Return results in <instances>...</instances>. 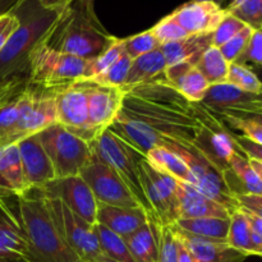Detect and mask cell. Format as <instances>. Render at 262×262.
Returning a JSON list of instances; mask_svg holds the SVG:
<instances>
[{"label": "cell", "instance_id": "cell-1", "mask_svg": "<svg viewBox=\"0 0 262 262\" xmlns=\"http://www.w3.org/2000/svg\"><path fill=\"white\" fill-rule=\"evenodd\" d=\"M122 90V106L109 129L141 154L169 143L191 146L199 140L206 109L188 101L164 74Z\"/></svg>", "mask_w": 262, "mask_h": 262}, {"label": "cell", "instance_id": "cell-2", "mask_svg": "<svg viewBox=\"0 0 262 262\" xmlns=\"http://www.w3.org/2000/svg\"><path fill=\"white\" fill-rule=\"evenodd\" d=\"M68 8L45 9L37 0H22L14 8L13 13L19 19V26L0 53V82L27 71L31 53L50 37Z\"/></svg>", "mask_w": 262, "mask_h": 262}, {"label": "cell", "instance_id": "cell-3", "mask_svg": "<svg viewBox=\"0 0 262 262\" xmlns=\"http://www.w3.org/2000/svg\"><path fill=\"white\" fill-rule=\"evenodd\" d=\"M17 200L30 246V256L20 262H82L56 232L40 188L28 189Z\"/></svg>", "mask_w": 262, "mask_h": 262}, {"label": "cell", "instance_id": "cell-4", "mask_svg": "<svg viewBox=\"0 0 262 262\" xmlns=\"http://www.w3.org/2000/svg\"><path fill=\"white\" fill-rule=\"evenodd\" d=\"M113 38L105 32L101 23L92 20L71 5L46 42L61 53L89 60L100 55Z\"/></svg>", "mask_w": 262, "mask_h": 262}, {"label": "cell", "instance_id": "cell-5", "mask_svg": "<svg viewBox=\"0 0 262 262\" xmlns=\"http://www.w3.org/2000/svg\"><path fill=\"white\" fill-rule=\"evenodd\" d=\"M90 145L94 155L120 177L138 205L147 212L151 220L158 224L141 184L140 160L143 154L132 147L127 141L115 135L109 128L92 140Z\"/></svg>", "mask_w": 262, "mask_h": 262}, {"label": "cell", "instance_id": "cell-6", "mask_svg": "<svg viewBox=\"0 0 262 262\" xmlns=\"http://www.w3.org/2000/svg\"><path fill=\"white\" fill-rule=\"evenodd\" d=\"M86 64V59L61 53L43 41L28 59V83L51 91L63 89L82 78Z\"/></svg>", "mask_w": 262, "mask_h": 262}, {"label": "cell", "instance_id": "cell-7", "mask_svg": "<svg viewBox=\"0 0 262 262\" xmlns=\"http://www.w3.org/2000/svg\"><path fill=\"white\" fill-rule=\"evenodd\" d=\"M38 137L50 159L55 179L79 176L91 160V145L59 123L41 130Z\"/></svg>", "mask_w": 262, "mask_h": 262}, {"label": "cell", "instance_id": "cell-8", "mask_svg": "<svg viewBox=\"0 0 262 262\" xmlns=\"http://www.w3.org/2000/svg\"><path fill=\"white\" fill-rule=\"evenodd\" d=\"M43 196L56 232L81 261L95 262L102 257L104 255L95 235L94 225L74 214L60 199L46 196L45 193Z\"/></svg>", "mask_w": 262, "mask_h": 262}, {"label": "cell", "instance_id": "cell-9", "mask_svg": "<svg viewBox=\"0 0 262 262\" xmlns=\"http://www.w3.org/2000/svg\"><path fill=\"white\" fill-rule=\"evenodd\" d=\"M165 147L183 158L194 178L193 187L200 192L224 206L229 212L239 207L225 182L223 171L205 155L201 148L196 145L182 146L178 143H169Z\"/></svg>", "mask_w": 262, "mask_h": 262}, {"label": "cell", "instance_id": "cell-10", "mask_svg": "<svg viewBox=\"0 0 262 262\" xmlns=\"http://www.w3.org/2000/svg\"><path fill=\"white\" fill-rule=\"evenodd\" d=\"M140 178L146 200L159 227H170L179 219L176 179L159 170L145 155L140 160Z\"/></svg>", "mask_w": 262, "mask_h": 262}, {"label": "cell", "instance_id": "cell-11", "mask_svg": "<svg viewBox=\"0 0 262 262\" xmlns=\"http://www.w3.org/2000/svg\"><path fill=\"white\" fill-rule=\"evenodd\" d=\"M97 204L122 207H141L120 177L92 152L91 160L79 171Z\"/></svg>", "mask_w": 262, "mask_h": 262}, {"label": "cell", "instance_id": "cell-12", "mask_svg": "<svg viewBox=\"0 0 262 262\" xmlns=\"http://www.w3.org/2000/svg\"><path fill=\"white\" fill-rule=\"evenodd\" d=\"M55 91L49 92V90H46L38 92V90H33L28 83L19 119L7 143H17L18 141L28 136L37 135L45 128L58 123Z\"/></svg>", "mask_w": 262, "mask_h": 262}, {"label": "cell", "instance_id": "cell-13", "mask_svg": "<svg viewBox=\"0 0 262 262\" xmlns=\"http://www.w3.org/2000/svg\"><path fill=\"white\" fill-rule=\"evenodd\" d=\"M90 83L87 123L78 136L89 143L110 128L119 113L123 99V90L119 87L99 86L92 82Z\"/></svg>", "mask_w": 262, "mask_h": 262}, {"label": "cell", "instance_id": "cell-14", "mask_svg": "<svg viewBox=\"0 0 262 262\" xmlns=\"http://www.w3.org/2000/svg\"><path fill=\"white\" fill-rule=\"evenodd\" d=\"M40 189L46 196L60 199L74 214L89 224H96L97 202L81 176L54 179Z\"/></svg>", "mask_w": 262, "mask_h": 262}, {"label": "cell", "instance_id": "cell-15", "mask_svg": "<svg viewBox=\"0 0 262 262\" xmlns=\"http://www.w3.org/2000/svg\"><path fill=\"white\" fill-rule=\"evenodd\" d=\"M90 87L89 81H77L55 91L58 123L77 136L86 127Z\"/></svg>", "mask_w": 262, "mask_h": 262}, {"label": "cell", "instance_id": "cell-16", "mask_svg": "<svg viewBox=\"0 0 262 262\" xmlns=\"http://www.w3.org/2000/svg\"><path fill=\"white\" fill-rule=\"evenodd\" d=\"M200 104L214 114H251L262 110V92H246L229 83L212 84Z\"/></svg>", "mask_w": 262, "mask_h": 262}, {"label": "cell", "instance_id": "cell-17", "mask_svg": "<svg viewBox=\"0 0 262 262\" xmlns=\"http://www.w3.org/2000/svg\"><path fill=\"white\" fill-rule=\"evenodd\" d=\"M0 200V262H20L30 256L27 235L20 222L19 214H15L5 202Z\"/></svg>", "mask_w": 262, "mask_h": 262}, {"label": "cell", "instance_id": "cell-18", "mask_svg": "<svg viewBox=\"0 0 262 262\" xmlns=\"http://www.w3.org/2000/svg\"><path fill=\"white\" fill-rule=\"evenodd\" d=\"M22 161L23 176L28 189L41 188L55 179L53 165L37 135L28 136L17 142Z\"/></svg>", "mask_w": 262, "mask_h": 262}, {"label": "cell", "instance_id": "cell-19", "mask_svg": "<svg viewBox=\"0 0 262 262\" xmlns=\"http://www.w3.org/2000/svg\"><path fill=\"white\" fill-rule=\"evenodd\" d=\"M169 15L189 35H204L214 32L227 15V10L215 3L191 0Z\"/></svg>", "mask_w": 262, "mask_h": 262}, {"label": "cell", "instance_id": "cell-20", "mask_svg": "<svg viewBox=\"0 0 262 262\" xmlns=\"http://www.w3.org/2000/svg\"><path fill=\"white\" fill-rule=\"evenodd\" d=\"M177 199L179 205V219H194V217H222L229 219L230 212L205 196L196 187L184 182L176 181Z\"/></svg>", "mask_w": 262, "mask_h": 262}, {"label": "cell", "instance_id": "cell-21", "mask_svg": "<svg viewBox=\"0 0 262 262\" xmlns=\"http://www.w3.org/2000/svg\"><path fill=\"white\" fill-rule=\"evenodd\" d=\"M148 215L142 207H122L97 204L96 223L104 225L115 234L125 238L148 222Z\"/></svg>", "mask_w": 262, "mask_h": 262}, {"label": "cell", "instance_id": "cell-22", "mask_svg": "<svg viewBox=\"0 0 262 262\" xmlns=\"http://www.w3.org/2000/svg\"><path fill=\"white\" fill-rule=\"evenodd\" d=\"M164 76L179 94L193 104H200L205 99L210 87V83L197 67L188 61L166 67Z\"/></svg>", "mask_w": 262, "mask_h": 262}, {"label": "cell", "instance_id": "cell-23", "mask_svg": "<svg viewBox=\"0 0 262 262\" xmlns=\"http://www.w3.org/2000/svg\"><path fill=\"white\" fill-rule=\"evenodd\" d=\"M171 229L183 241L194 262H243L247 258V256L241 253L239 251L228 246L227 242H215V241L193 237L179 232L173 227Z\"/></svg>", "mask_w": 262, "mask_h": 262}, {"label": "cell", "instance_id": "cell-24", "mask_svg": "<svg viewBox=\"0 0 262 262\" xmlns=\"http://www.w3.org/2000/svg\"><path fill=\"white\" fill-rule=\"evenodd\" d=\"M27 191L18 145H0V192L7 197H18Z\"/></svg>", "mask_w": 262, "mask_h": 262}, {"label": "cell", "instance_id": "cell-25", "mask_svg": "<svg viewBox=\"0 0 262 262\" xmlns=\"http://www.w3.org/2000/svg\"><path fill=\"white\" fill-rule=\"evenodd\" d=\"M224 178L233 196L245 193L262 196L261 179L250 160L238 150H235L228 160V171L224 173Z\"/></svg>", "mask_w": 262, "mask_h": 262}, {"label": "cell", "instance_id": "cell-26", "mask_svg": "<svg viewBox=\"0 0 262 262\" xmlns=\"http://www.w3.org/2000/svg\"><path fill=\"white\" fill-rule=\"evenodd\" d=\"M212 45V33L189 35L182 40L164 43L160 46L165 58L166 67L188 61L196 66L199 59L206 49Z\"/></svg>", "mask_w": 262, "mask_h": 262}, {"label": "cell", "instance_id": "cell-27", "mask_svg": "<svg viewBox=\"0 0 262 262\" xmlns=\"http://www.w3.org/2000/svg\"><path fill=\"white\" fill-rule=\"evenodd\" d=\"M160 227L148 217L143 227L124 238L135 262H158Z\"/></svg>", "mask_w": 262, "mask_h": 262}, {"label": "cell", "instance_id": "cell-28", "mask_svg": "<svg viewBox=\"0 0 262 262\" xmlns=\"http://www.w3.org/2000/svg\"><path fill=\"white\" fill-rule=\"evenodd\" d=\"M171 227L193 237L215 241V242H227L229 219H222V217L178 219Z\"/></svg>", "mask_w": 262, "mask_h": 262}, {"label": "cell", "instance_id": "cell-29", "mask_svg": "<svg viewBox=\"0 0 262 262\" xmlns=\"http://www.w3.org/2000/svg\"><path fill=\"white\" fill-rule=\"evenodd\" d=\"M165 69L166 61L160 48L151 53L143 54L132 60L127 81L123 87L135 86V84L145 83V82L159 78L163 76Z\"/></svg>", "mask_w": 262, "mask_h": 262}, {"label": "cell", "instance_id": "cell-30", "mask_svg": "<svg viewBox=\"0 0 262 262\" xmlns=\"http://www.w3.org/2000/svg\"><path fill=\"white\" fill-rule=\"evenodd\" d=\"M145 156L159 170L164 171L176 181L184 182V183L193 186L194 178L192 176L191 170H189L188 165L183 160V158L179 156L177 152L160 146V147L151 148Z\"/></svg>", "mask_w": 262, "mask_h": 262}, {"label": "cell", "instance_id": "cell-31", "mask_svg": "<svg viewBox=\"0 0 262 262\" xmlns=\"http://www.w3.org/2000/svg\"><path fill=\"white\" fill-rule=\"evenodd\" d=\"M229 66L230 63L223 56L220 49L212 45L204 51L201 58L196 63L197 69L206 78L210 86L227 83Z\"/></svg>", "mask_w": 262, "mask_h": 262}, {"label": "cell", "instance_id": "cell-32", "mask_svg": "<svg viewBox=\"0 0 262 262\" xmlns=\"http://www.w3.org/2000/svg\"><path fill=\"white\" fill-rule=\"evenodd\" d=\"M228 246L239 251L245 256H256L255 247L251 239V232L248 223L243 215L241 207L230 212L229 230L227 237Z\"/></svg>", "mask_w": 262, "mask_h": 262}, {"label": "cell", "instance_id": "cell-33", "mask_svg": "<svg viewBox=\"0 0 262 262\" xmlns=\"http://www.w3.org/2000/svg\"><path fill=\"white\" fill-rule=\"evenodd\" d=\"M94 232L105 257L115 262H135L124 238L99 223L94 224Z\"/></svg>", "mask_w": 262, "mask_h": 262}, {"label": "cell", "instance_id": "cell-34", "mask_svg": "<svg viewBox=\"0 0 262 262\" xmlns=\"http://www.w3.org/2000/svg\"><path fill=\"white\" fill-rule=\"evenodd\" d=\"M124 54V40L123 38H113L112 43L102 51L100 55L89 59L84 68L83 76L79 81H89L95 76L109 68L114 61H117Z\"/></svg>", "mask_w": 262, "mask_h": 262}, {"label": "cell", "instance_id": "cell-35", "mask_svg": "<svg viewBox=\"0 0 262 262\" xmlns=\"http://www.w3.org/2000/svg\"><path fill=\"white\" fill-rule=\"evenodd\" d=\"M220 122L230 130H238L241 136L262 145V124L246 115L232 114V113H220L215 114Z\"/></svg>", "mask_w": 262, "mask_h": 262}, {"label": "cell", "instance_id": "cell-36", "mask_svg": "<svg viewBox=\"0 0 262 262\" xmlns=\"http://www.w3.org/2000/svg\"><path fill=\"white\" fill-rule=\"evenodd\" d=\"M130 64H132V59L124 51V54L117 61H114L109 68L105 69L104 72H101V73L95 76L94 78L89 79V81L95 84H99V86L119 87V89H122L125 84V81H127Z\"/></svg>", "mask_w": 262, "mask_h": 262}, {"label": "cell", "instance_id": "cell-37", "mask_svg": "<svg viewBox=\"0 0 262 262\" xmlns=\"http://www.w3.org/2000/svg\"><path fill=\"white\" fill-rule=\"evenodd\" d=\"M227 83L233 84L246 92H253V94L262 92V82L256 76L255 72L248 66L239 63H230Z\"/></svg>", "mask_w": 262, "mask_h": 262}, {"label": "cell", "instance_id": "cell-38", "mask_svg": "<svg viewBox=\"0 0 262 262\" xmlns=\"http://www.w3.org/2000/svg\"><path fill=\"white\" fill-rule=\"evenodd\" d=\"M123 40H124L125 54L132 60L138 58V56L143 55V54L151 53V51L156 50V49H159L161 46L158 38L151 32V30L137 33V35L130 36L128 38H123Z\"/></svg>", "mask_w": 262, "mask_h": 262}, {"label": "cell", "instance_id": "cell-39", "mask_svg": "<svg viewBox=\"0 0 262 262\" xmlns=\"http://www.w3.org/2000/svg\"><path fill=\"white\" fill-rule=\"evenodd\" d=\"M253 31H255V28H252L251 26H246L232 40H229L224 45L220 46L219 49L222 51L223 56L229 63H237L241 59V56L245 54L246 49H247L248 43H250L251 37L253 35Z\"/></svg>", "mask_w": 262, "mask_h": 262}, {"label": "cell", "instance_id": "cell-40", "mask_svg": "<svg viewBox=\"0 0 262 262\" xmlns=\"http://www.w3.org/2000/svg\"><path fill=\"white\" fill-rule=\"evenodd\" d=\"M151 32H152L154 36L158 38L160 45L174 42V41L182 40V38L189 36V33L187 32L186 30H183L170 15H166V17L163 18L160 22L156 23V25L151 28Z\"/></svg>", "mask_w": 262, "mask_h": 262}, {"label": "cell", "instance_id": "cell-41", "mask_svg": "<svg viewBox=\"0 0 262 262\" xmlns=\"http://www.w3.org/2000/svg\"><path fill=\"white\" fill-rule=\"evenodd\" d=\"M246 26L248 25H246L245 22L227 12L224 19L219 23V26L212 32V46H215V48L223 46L225 42L232 40L237 33H239Z\"/></svg>", "mask_w": 262, "mask_h": 262}, {"label": "cell", "instance_id": "cell-42", "mask_svg": "<svg viewBox=\"0 0 262 262\" xmlns=\"http://www.w3.org/2000/svg\"><path fill=\"white\" fill-rule=\"evenodd\" d=\"M158 262H178L176 234H174L171 227L160 228V232H159Z\"/></svg>", "mask_w": 262, "mask_h": 262}, {"label": "cell", "instance_id": "cell-43", "mask_svg": "<svg viewBox=\"0 0 262 262\" xmlns=\"http://www.w3.org/2000/svg\"><path fill=\"white\" fill-rule=\"evenodd\" d=\"M237 63L248 67L262 66V30H255L245 54Z\"/></svg>", "mask_w": 262, "mask_h": 262}, {"label": "cell", "instance_id": "cell-44", "mask_svg": "<svg viewBox=\"0 0 262 262\" xmlns=\"http://www.w3.org/2000/svg\"><path fill=\"white\" fill-rule=\"evenodd\" d=\"M230 137H232L235 148L241 154H243L250 160H256L262 163V145L253 142V141L248 140V138L243 137L241 135H235V133H233V130H230Z\"/></svg>", "mask_w": 262, "mask_h": 262}, {"label": "cell", "instance_id": "cell-45", "mask_svg": "<svg viewBox=\"0 0 262 262\" xmlns=\"http://www.w3.org/2000/svg\"><path fill=\"white\" fill-rule=\"evenodd\" d=\"M18 26H19V19L13 12L0 15V53Z\"/></svg>", "mask_w": 262, "mask_h": 262}, {"label": "cell", "instance_id": "cell-46", "mask_svg": "<svg viewBox=\"0 0 262 262\" xmlns=\"http://www.w3.org/2000/svg\"><path fill=\"white\" fill-rule=\"evenodd\" d=\"M235 201L238 202L239 207L253 212L257 216L262 217V196L261 194H237L234 196Z\"/></svg>", "mask_w": 262, "mask_h": 262}, {"label": "cell", "instance_id": "cell-47", "mask_svg": "<svg viewBox=\"0 0 262 262\" xmlns=\"http://www.w3.org/2000/svg\"><path fill=\"white\" fill-rule=\"evenodd\" d=\"M94 4H95V0H73V3H72V7H74L76 9H78L79 12L83 13V14L87 15L89 18H91L92 20H96V22H99L96 14H95Z\"/></svg>", "mask_w": 262, "mask_h": 262}, {"label": "cell", "instance_id": "cell-48", "mask_svg": "<svg viewBox=\"0 0 262 262\" xmlns=\"http://www.w3.org/2000/svg\"><path fill=\"white\" fill-rule=\"evenodd\" d=\"M174 234H176V241H177V258H178V262H194L191 252H189L187 246L183 243V241L177 235L176 232H174Z\"/></svg>", "mask_w": 262, "mask_h": 262}, {"label": "cell", "instance_id": "cell-49", "mask_svg": "<svg viewBox=\"0 0 262 262\" xmlns=\"http://www.w3.org/2000/svg\"><path fill=\"white\" fill-rule=\"evenodd\" d=\"M37 2L45 9H64L71 7L73 0H37Z\"/></svg>", "mask_w": 262, "mask_h": 262}, {"label": "cell", "instance_id": "cell-50", "mask_svg": "<svg viewBox=\"0 0 262 262\" xmlns=\"http://www.w3.org/2000/svg\"><path fill=\"white\" fill-rule=\"evenodd\" d=\"M20 2L22 0H0V15L13 12Z\"/></svg>", "mask_w": 262, "mask_h": 262}, {"label": "cell", "instance_id": "cell-51", "mask_svg": "<svg viewBox=\"0 0 262 262\" xmlns=\"http://www.w3.org/2000/svg\"><path fill=\"white\" fill-rule=\"evenodd\" d=\"M250 160V159H248ZM251 165H252V168L255 169V171L257 173L258 178L261 179L262 182V163H260V161H256V160H250Z\"/></svg>", "mask_w": 262, "mask_h": 262}, {"label": "cell", "instance_id": "cell-52", "mask_svg": "<svg viewBox=\"0 0 262 262\" xmlns=\"http://www.w3.org/2000/svg\"><path fill=\"white\" fill-rule=\"evenodd\" d=\"M238 115H239V114H238ZM243 115L252 118L253 120H256V122L262 124V110H261V112H256V113H251V114H243Z\"/></svg>", "mask_w": 262, "mask_h": 262}, {"label": "cell", "instance_id": "cell-53", "mask_svg": "<svg viewBox=\"0 0 262 262\" xmlns=\"http://www.w3.org/2000/svg\"><path fill=\"white\" fill-rule=\"evenodd\" d=\"M250 68L252 69L253 72H255L256 76H257L258 78H260V81L262 82V66H260V67H250Z\"/></svg>", "mask_w": 262, "mask_h": 262}, {"label": "cell", "instance_id": "cell-54", "mask_svg": "<svg viewBox=\"0 0 262 262\" xmlns=\"http://www.w3.org/2000/svg\"><path fill=\"white\" fill-rule=\"evenodd\" d=\"M255 30H262V5H261V10H260V15L257 18V22L255 25Z\"/></svg>", "mask_w": 262, "mask_h": 262}, {"label": "cell", "instance_id": "cell-55", "mask_svg": "<svg viewBox=\"0 0 262 262\" xmlns=\"http://www.w3.org/2000/svg\"><path fill=\"white\" fill-rule=\"evenodd\" d=\"M199 2H211V3H215V4H217L219 7L223 8V4H225L228 0H199Z\"/></svg>", "mask_w": 262, "mask_h": 262}, {"label": "cell", "instance_id": "cell-56", "mask_svg": "<svg viewBox=\"0 0 262 262\" xmlns=\"http://www.w3.org/2000/svg\"><path fill=\"white\" fill-rule=\"evenodd\" d=\"M95 262H115V261H113V260H110V258H107V257H105V256H102V257H100L99 260L95 261Z\"/></svg>", "mask_w": 262, "mask_h": 262}, {"label": "cell", "instance_id": "cell-57", "mask_svg": "<svg viewBox=\"0 0 262 262\" xmlns=\"http://www.w3.org/2000/svg\"><path fill=\"white\" fill-rule=\"evenodd\" d=\"M5 197H7V196H5V194H3V193H2V192H0V200L5 199Z\"/></svg>", "mask_w": 262, "mask_h": 262}, {"label": "cell", "instance_id": "cell-58", "mask_svg": "<svg viewBox=\"0 0 262 262\" xmlns=\"http://www.w3.org/2000/svg\"><path fill=\"white\" fill-rule=\"evenodd\" d=\"M3 83V82H0V84H2Z\"/></svg>", "mask_w": 262, "mask_h": 262}]
</instances>
